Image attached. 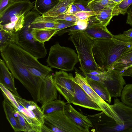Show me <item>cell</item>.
<instances>
[{"instance_id":"obj_1","label":"cell","mask_w":132,"mask_h":132,"mask_svg":"<svg viewBox=\"0 0 132 132\" xmlns=\"http://www.w3.org/2000/svg\"><path fill=\"white\" fill-rule=\"evenodd\" d=\"M93 39L94 58L103 72L113 69L117 61L132 45V38L123 34L114 35L110 38Z\"/></svg>"},{"instance_id":"obj_2","label":"cell","mask_w":132,"mask_h":132,"mask_svg":"<svg viewBox=\"0 0 132 132\" xmlns=\"http://www.w3.org/2000/svg\"><path fill=\"white\" fill-rule=\"evenodd\" d=\"M1 53V55L14 77L27 90L34 101H39L40 92L43 80L30 73L21 61L15 43L8 45Z\"/></svg>"},{"instance_id":"obj_3","label":"cell","mask_w":132,"mask_h":132,"mask_svg":"<svg viewBox=\"0 0 132 132\" xmlns=\"http://www.w3.org/2000/svg\"><path fill=\"white\" fill-rule=\"evenodd\" d=\"M40 14L34 8L25 16L22 28L16 32V44L37 59L44 57L47 54L44 43L36 40L30 29L31 24Z\"/></svg>"},{"instance_id":"obj_4","label":"cell","mask_w":132,"mask_h":132,"mask_svg":"<svg viewBox=\"0 0 132 132\" xmlns=\"http://www.w3.org/2000/svg\"><path fill=\"white\" fill-rule=\"evenodd\" d=\"M69 39L75 47L80 64L79 68L83 73L95 71H101L93 56V48L94 42L93 39L82 31L71 35Z\"/></svg>"},{"instance_id":"obj_5","label":"cell","mask_w":132,"mask_h":132,"mask_svg":"<svg viewBox=\"0 0 132 132\" xmlns=\"http://www.w3.org/2000/svg\"><path fill=\"white\" fill-rule=\"evenodd\" d=\"M79 61L77 54L70 48L61 46L56 43L50 47L46 62L51 68L64 71L73 70Z\"/></svg>"},{"instance_id":"obj_6","label":"cell","mask_w":132,"mask_h":132,"mask_svg":"<svg viewBox=\"0 0 132 132\" xmlns=\"http://www.w3.org/2000/svg\"><path fill=\"white\" fill-rule=\"evenodd\" d=\"M14 95L18 104L13 108L23 116L34 132H41L45 121L41 109L34 101L27 100Z\"/></svg>"},{"instance_id":"obj_7","label":"cell","mask_w":132,"mask_h":132,"mask_svg":"<svg viewBox=\"0 0 132 132\" xmlns=\"http://www.w3.org/2000/svg\"><path fill=\"white\" fill-rule=\"evenodd\" d=\"M104 113L113 119L117 123L123 126L126 132H132V107L116 98L113 104H108Z\"/></svg>"},{"instance_id":"obj_8","label":"cell","mask_w":132,"mask_h":132,"mask_svg":"<svg viewBox=\"0 0 132 132\" xmlns=\"http://www.w3.org/2000/svg\"><path fill=\"white\" fill-rule=\"evenodd\" d=\"M15 46L21 61L32 74L44 80L52 71L50 67L41 63L37 58L15 43Z\"/></svg>"},{"instance_id":"obj_9","label":"cell","mask_w":132,"mask_h":132,"mask_svg":"<svg viewBox=\"0 0 132 132\" xmlns=\"http://www.w3.org/2000/svg\"><path fill=\"white\" fill-rule=\"evenodd\" d=\"M53 77L57 91L68 103H71L75 92L74 77L71 73L62 70L56 71Z\"/></svg>"},{"instance_id":"obj_10","label":"cell","mask_w":132,"mask_h":132,"mask_svg":"<svg viewBox=\"0 0 132 132\" xmlns=\"http://www.w3.org/2000/svg\"><path fill=\"white\" fill-rule=\"evenodd\" d=\"M111 97L121 96L123 86L126 84L123 76L118 71L112 69L102 72L99 75Z\"/></svg>"},{"instance_id":"obj_11","label":"cell","mask_w":132,"mask_h":132,"mask_svg":"<svg viewBox=\"0 0 132 132\" xmlns=\"http://www.w3.org/2000/svg\"><path fill=\"white\" fill-rule=\"evenodd\" d=\"M95 131L126 132L123 126L117 123L113 119L102 112L97 114L88 115Z\"/></svg>"},{"instance_id":"obj_12","label":"cell","mask_w":132,"mask_h":132,"mask_svg":"<svg viewBox=\"0 0 132 132\" xmlns=\"http://www.w3.org/2000/svg\"><path fill=\"white\" fill-rule=\"evenodd\" d=\"M45 120L57 128L59 132H82L66 115L64 109L44 115Z\"/></svg>"},{"instance_id":"obj_13","label":"cell","mask_w":132,"mask_h":132,"mask_svg":"<svg viewBox=\"0 0 132 132\" xmlns=\"http://www.w3.org/2000/svg\"><path fill=\"white\" fill-rule=\"evenodd\" d=\"M34 7V2L30 0L13 2L0 15V25H3L9 22L10 19L16 15H26Z\"/></svg>"},{"instance_id":"obj_14","label":"cell","mask_w":132,"mask_h":132,"mask_svg":"<svg viewBox=\"0 0 132 132\" xmlns=\"http://www.w3.org/2000/svg\"><path fill=\"white\" fill-rule=\"evenodd\" d=\"M82 31L93 39L110 38L114 35L94 16L89 18L87 27Z\"/></svg>"},{"instance_id":"obj_15","label":"cell","mask_w":132,"mask_h":132,"mask_svg":"<svg viewBox=\"0 0 132 132\" xmlns=\"http://www.w3.org/2000/svg\"><path fill=\"white\" fill-rule=\"evenodd\" d=\"M64 111L68 118L81 129L82 132H89V129L93 127V125L88 116L77 111L70 103L66 105Z\"/></svg>"},{"instance_id":"obj_16","label":"cell","mask_w":132,"mask_h":132,"mask_svg":"<svg viewBox=\"0 0 132 132\" xmlns=\"http://www.w3.org/2000/svg\"><path fill=\"white\" fill-rule=\"evenodd\" d=\"M57 91L53 75L49 74L43 80L42 84L39 102L42 106L56 99Z\"/></svg>"},{"instance_id":"obj_17","label":"cell","mask_w":132,"mask_h":132,"mask_svg":"<svg viewBox=\"0 0 132 132\" xmlns=\"http://www.w3.org/2000/svg\"><path fill=\"white\" fill-rule=\"evenodd\" d=\"M74 90L73 99L71 103L83 108L102 111L100 108L76 82L74 84Z\"/></svg>"},{"instance_id":"obj_18","label":"cell","mask_w":132,"mask_h":132,"mask_svg":"<svg viewBox=\"0 0 132 132\" xmlns=\"http://www.w3.org/2000/svg\"><path fill=\"white\" fill-rule=\"evenodd\" d=\"M74 77L75 82L86 92L90 97L104 112L108 103L102 99L88 83L85 77L76 72Z\"/></svg>"},{"instance_id":"obj_19","label":"cell","mask_w":132,"mask_h":132,"mask_svg":"<svg viewBox=\"0 0 132 132\" xmlns=\"http://www.w3.org/2000/svg\"><path fill=\"white\" fill-rule=\"evenodd\" d=\"M3 60L0 59V83L10 90L13 94L19 97L16 88L14 77Z\"/></svg>"},{"instance_id":"obj_20","label":"cell","mask_w":132,"mask_h":132,"mask_svg":"<svg viewBox=\"0 0 132 132\" xmlns=\"http://www.w3.org/2000/svg\"><path fill=\"white\" fill-rule=\"evenodd\" d=\"M118 4L115 3L111 4L101 10L95 11L96 14L94 16L95 18L103 25L106 27L112 17L118 15L120 13Z\"/></svg>"},{"instance_id":"obj_21","label":"cell","mask_w":132,"mask_h":132,"mask_svg":"<svg viewBox=\"0 0 132 132\" xmlns=\"http://www.w3.org/2000/svg\"><path fill=\"white\" fill-rule=\"evenodd\" d=\"M132 68V45L123 53L115 64L113 69L123 76H127Z\"/></svg>"},{"instance_id":"obj_22","label":"cell","mask_w":132,"mask_h":132,"mask_svg":"<svg viewBox=\"0 0 132 132\" xmlns=\"http://www.w3.org/2000/svg\"><path fill=\"white\" fill-rule=\"evenodd\" d=\"M59 23L58 20L50 17L39 15L31 22L30 29L31 30L52 29Z\"/></svg>"},{"instance_id":"obj_23","label":"cell","mask_w":132,"mask_h":132,"mask_svg":"<svg viewBox=\"0 0 132 132\" xmlns=\"http://www.w3.org/2000/svg\"><path fill=\"white\" fill-rule=\"evenodd\" d=\"M3 109L6 118L15 132H26L16 119L13 113V108L4 99L2 102Z\"/></svg>"},{"instance_id":"obj_24","label":"cell","mask_w":132,"mask_h":132,"mask_svg":"<svg viewBox=\"0 0 132 132\" xmlns=\"http://www.w3.org/2000/svg\"><path fill=\"white\" fill-rule=\"evenodd\" d=\"M85 77L88 84L99 96L110 103L112 97L106 88L101 83Z\"/></svg>"},{"instance_id":"obj_25","label":"cell","mask_w":132,"mask_h":132,"mask_svg":"<svg viewBox=\"0 0 132 132\" xmlns=\"http://www.w3.org/2000/svg\"><path fill=\"white\" fill-rule=\"evenodd\" d=\"M75 0H60L57 4L43 16L50 17L65 14L70 5Z\"/></svg>"},{"instance_id":"obj_26","label":"cell","mask_w":132,"mask_h":132,"mask_svg":"<svg viewBox=\"0 0 132 132\" xmlns=\"http://www.w3.org/2000/svg\"><path fill=\"white\" fill-rule=\"evenodd\" d=\"M60 0H35L34 8L41 15H43L54 7Z\"/></svg>"},{"instance_id":"obj_27","label":"cell","mask_w":132,"mask_h":132,"mask_svg":"<svg viewBox=\"0 0 132 132\" xmlns=\"http://www.w3.org/2000/svg\"><path fill=\"white\" fill-rule=\"evenodd\" d=\"M57 31L52 29L32 30V35L35 39L43 43L48 41L52 37L56 34Z\"/></svg>"},{"instance_id":"obj_28","label":"cell","mask_w":132,"mask_h":132,"mask_svg":"<svg viewBox=\"0 0 132 132\" xmlns=\"http://www.w3.org/2000/svg\"><path fill=\"white\" fill-rule=\"evenodd\" d=\"M66 103L64 101L55 100L42 105L41 107L44 115L53 112L64 110Z\"/></svg>"},{"instance_id":"obj_29","label":"cell","mask_w":132,"mask_h":132,"mask_svg":"<svg viewBox=\"0 0 132 132\" xmlns=\"http://www.w3.org/2000/svg\"><path fill=\"white\" fill-rule=\"evenodd\" d=\"M16 33H10L0 28V52L4 50L9 45L15 43L16 42Z\"/></svg>"},{"instance_id":"obj_30","label":"cell","mask_w":132,"mask_h":132,"mask_svg":"<svg viewBox=\"0 0 132 132\" xmlns=\"http://www.w3.org/2000/svg\"><path fill=\"white\" fill-rule=\"evenodd\" d=\"M76 23V25L69 27V28L65 29L58 31L56 34L60 36L68 32L69 35H71L82 31L87 27L88 22L79 20Z\"/></svg>"},{"instance_id":"obj_31","label":"cell","mask_w":132,"mask_h":132,"mask_svg":"<svg viewBox=\"0 0 132 132\" xmlns=\"http://www.w3.org/2000/svg\"><path fill=\"white\" fill-rule=\"evenodd\" d=\"M25 15L21 17L16 22H11L3 25H0V28L10 33H16L23 27Z\"/></svg>"},{"instance_id":"obj_32","label":"cell","mask_w":132,"mask_h":132,"mask_svg":"<svg viewBox=\"0 0 132 132\" xmlns=\"http://www.w3.org/2000/svg\"><path fill=\"white\" fill-rule=\"evenodd\" d=\"M121 100L125 104L132 107V84H127L123 87Z\"/></svg>"},{"instance_id":"obj_33","label":"cell","mask_w":132,"mask_h":132,"mask_svg":"<svg viewBox=\"0 0 132 132\" xmlns=\"http://www.w3.org/2000/svg\"><path fill=\"white\" fill-rule=\"evenodd\" d=\"M114 3L110 0H93L88 4L87 6L92 11H95Z\"/></svg>"},{"instance_id":"obj_34","label":"cell","mask_w":132,"mask_h":132,"mask_svg":"<svg viewBox=\"0 0 132 132\" xmlns=\"http://www.w3.org/2000/svg\"><path fill=\"white\" fill-rule=\"evenodd\" d=\"M13 113L16 120L21 126L25 129L26 132H34L31 126L23 116L17 110L14 108Z\"/></svg>"},{"instance_id":"obj_35","label":"cell","mask_w":132,"mask_h":132,"mask_svg":"<svg viewBox=\"0 0 132 132\" xmlns=\"http://www.w3.org/2000/svg\"><path fill=\"white\" fill-rule=\"evenodd\" d=\"M96 14V11H81L72 14L75 16L79 20L88 22L89 18L91 16H94Z\"/></svg>"},{"instance_id":"obj_36","label":"cell","mask_w":132,"mask_h":132,"mask_svg":"<svg viewBox=\"0 0 132 132\" xmlns=\"http://www.w3.org/2000/svg\"><path fill=\"white\" fill-rule=\"evenodd\" d=\"M49 17L58 20L66 21L75 23L79 20L75 16L73 15L65 14L53 16Z\"/></svg>"},{"instance_id":"obj_37","label":"cell","mask_w":132,"mask_h":132,"mask_svg":"<svg viewBox=\"0 0 132 132\" xmlns=\"http://www.w3.org/2000/svg\"><path fill=\"white\" fill-rule=\"evenodd\" d=\"M132 3V0H122L118 4L120 13L123 15L127 13L129 7Z\"/></svg>"},{"instance_id":"obj_38","label":"cell","mask_w":132,"mask_h":132,"mask_svg":"<svg viewBox=\"0 0 132 132\" xmlns=\"http://www.w3.org/2000/svg\"><path fill=\"white\" fill-rule=\"evenodd\" d=\"M59 23L52 29L58 31L76 24V23L66 21L59 20Z\"/></svg>"},{"instance_id":"obj_39","label":"cell","mask_w":132,"mask_h":132,"mask_svg":"<svg viewBox=\"0 0 132 132\" xmlns=\"http://www.w3.org/2000/svg\"><path fill=\"white\" fill-rule=\"evenodd\" d=\"M13 0H0V15L13 3Z\"/></svg>"},{"instance_id":"obj_40","label":"cell","mask_w":132,"mask_h":132,"mask_svg":"<svg viewBox=\"0 0 132 132\" xmlns=\"http://www.w3.org/2000/svg\"><path fill=\"white\" fill-rule=\"evenodd\" d=\"M82 11L78 7L73 3L70 5L65 14H71L79 12Z\"/></svg>"},{"instance_id":"obj_41","label":"cell","mask_w":132,"mask_h":132,"mask_svg":"<svg viewBox=\"0 0 132 132\" xmlns=\"http://www.w3.org/2000/svg\"><path fill=\"white\" fill-rule=\"evenodd\" d=\"M127 13L126 23L132 27V3L129 7Z\"/></svg>"},{"instance_id":"obj_42","label":"cell","mask_w":132,"mask_h":132,"mask_svg":"<svg viewBox=\"0 0 132 132\" xmlns=\"http://www.w3.org/2000/svg\"><path fill=\"white\" fill-rule=\"evenodd\" d=\"M74 4L80 9L82 11H92L87 6L79 3H74Z\"/></svg>"},{"instance_id":"obj_43","label":"cell","mask_w":132,"mask_h":132,"mask_svg":"<svg viewBox=\"0 0 132 132\" xmlns=\"http://www.w3.org/2000/svg\"><path fill=\"white\" fill-rule=\"evenodd\" d=\"M93 0H75L74 3H79L87 6L88 4Z\"/></svg>"},{"instance_id":"obj_44","label":"cell","mask_w":132,"mask_h":132,"mask_svg":"<svg viewBox=\"0 0 132 132\" xmlns=\"http://www.w3.org/2000/svg\"><path fill=\"white\" fill-rule=\"evenodd\" d=\"M123 34L127 37L132 38V29L124 31Z\"/></svg>"},{"instance_id":"obj_45","label":"cell","mask_w":132,"mask_h":132,"mask_svg":"<svg viewBox=\"0 0 132 132\" xmlns=\"http://www.w3.org/2000/svg\"><path fill=\"white\" fill-rule=\"evenodd\" d=\"M113 2L118 4L122 0H110Z\"/></svg>"},{"instance_id":"obj_46","label":"cell","mask_w":132,"mask_h":132,"mask_svg":"<svg viewBox=\"0 0 132 132\" xmlns=\"http://www.w3.org/2000/svg\"><path fill=\"white\" fill-rule=\"evenodd\" d=\"M30 0H13V1L14 2H20L23 1H28Z\"/></svg>"}]
</instances>
